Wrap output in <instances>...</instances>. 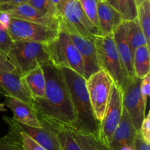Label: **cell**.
<instances>
[{
  "mask_svg": "<svg viewBox=\"0 0 150 150\" xmlns=\"http://www.w3.org/2000/svg\"><path fill=\"white\" fill-rule=\"evenodd\" d=\"M45 78V96L33 98L32 106L42 125L54 130L58 126L70 127L76 121L62 72L52 63L42 66Z\"/></svg>",
  "mask_w": 150,
  "mask_h": 150,
  "instance_id": "6da1fadb",
  "label": "cell"
},
{
  "mask_svg": "<svg viewBox=\"0 0 150 150\" xmlns=\"http://www.w3.org/2000/svg\"><path fill=\"white\" fill-rule=\"evenodd\" d=\"M61 70L76 114V121L68 127L74 131L99 138L100 123L95 117L91 105L86 79L70 69L61 68Z\"/></svg>",
  "mask_w": 150,
  "mask_h": 150,
  "instance_id": "7a4b0ae2",
  "label": "cell"
},
{
  "mask_svg": "<svg viewBox=\"0 0 150 150\" xmlns=\"http://www.w3.org/2000/svg\"><path fill=\"white\" fill-rule=\"evenodd\" d=\"M7 57L21 77L31 70L50 62L46 45L38 42L13 41Z\"/></svg>",
  "mask_w": 150,
  "mask_h": 150,
  "instance_id": "3957f363",
  "label": "cell"
},
{
  "mask_svg": "<svg viewBox=\"0 0 150 150\" xmlns=\"http://www.w3.org/2000/svg\"><path fill=\"white\" fill-rule=\"evenodd\" d=\"M46 47L50 62L56 67L70 69L84 77V67L80 53L66 31L59 29L57 38L46 44Z\"/></svg>",
  "mask_w": 150,
  "mask_h": 150,
  "instance_id": "277c9868",
  "label": "cell"
},
{
  "mask_svg": "<svg viewBox=\"0 0 150 150\" xmlns=\"http://www.w3.org/2000/svg\"><path fill=\"white\" fill-rule=\"evenodd\" d=\"M94 43L100 69L106 72L114 84L122 90L128 78L117 52L113 34L97 36Z\"/></svg>",
  "mask_w": 150,
  "mask_h": 150,
  "instance_id": "5b68a950",
  "label": "cell"
},
{
  "mask_svg": "<svg viewBox=\"0 0 150 150\" xmlns=\"http://www.w3.org/2000/svg\"><path fill=\"white\" fill-rule=\"evenodd\" d=\"M59 29L93 41L97 36H100L98 28L83 11L79 0H69L65 3L59 18Z\"/></svg>",
  "mask_w": 150,
  "mask_h": 150,
  "instance_id": "8992f818",
  "label": "cell"
},
{
  "mask_svg": "<svg viewBox=\"0 0 150 150\" xmlns=\"http://www.w3.org/2000/svg\"><path fill=\"white\" fill-rule=\"evenodd\" d=\"M114 83L106 72L100 70L86 79V87L95 117L102 122L109 102Z\"/></svg>",
  "mask_w": 150,
  "mask_h": 150,
  "instance_id": "52a82bcc",
  "label": "cell"
},
{
  "mask_svg": "<svg viewBox=\"0 0 150 150\" xmlns=\"http://www.w3.org/2000/svg\"><path fill=\"white\" fill-rule=\"evenodd\" d=\"M7 32L13 41L38 42L46 45L57 38L59 30L11 18Z\"/></svg>",
  "mask_w": 150,
  "mask_h": 150,
  "instance_id": "ba28073f",
  "label": "cell"
},
{
  "mask_svg": "<svg viewBox=\"0 0 150 150\" xmlns=\"http://www.w3.org/2000/svg\"><path fill=\"white\" fill-rule=\"evenodd\" d=\"M122 110V90L113 83L109 102L100 122L99 132V139L108 148L113 135L121 120Z\"/></svg>",
  "mask_w": 150,
  "mask_h": 150,
  "instance_id": "9c48e42d",
  "label": "cell"
},
{
  "mask_svg": "<svg viewBox=\"0 0 150 150\" xmlns=\"http://www.w3.org/2000/svg\"><path fill=\"white\" fill-rule=\"evenodd\" d=\"M142 79L136 76L128 79L122 89V105L127 111L132 125L136 130H140L145 117L146 106L140 91Z\"/></svg>",
  "mask_w": 150,
  "mask_h": 150,
  "instance_id": "30bf717a",
  "label": "cell"
},
{
  "mask_svg": "<svg viewBox=\"0 0 150 150\" xmlns=\"http://www.w3.org/2000/svg\"><path fill=\"white\" fill-rule=\"evenodd\" d=\"M0 12H4L13 18L30 21L59 30V19L43 16L28 3L0 5Z\"/></svg>",
  "mask_w": 150,
  "mask_h": 150,
  "instance_id": "8fae6325",
  "label": "cell"
},
{
  "mask_svg": "<svg viewBox=\"0 0 150 150\" xmlns=\"http://www.w3.org/2000/svg\"><path fill=\"white\" fill-rule=\"evenodd\" d=\"M68 33V32H67ZM71 40L79 50L84 67V77L88 79L92 74L100 70L93 40L74 33H68Z\"/></svg>",
  "mask_w": 150,
  "mask_h": 150,
  "instance_id": "7c38bea8",
  "label": "cell"
},
{
  "mask_svg": "<svg viewBox=\"0 0 150 150\" xmlns=\"http://www.w3.org/2000/svg\"><path fill=\"white\" fill-rule=\"evenodd\" d=\"M4 98L5 100L3 104L11 110L13 120L24 125L42 128V125L32 105L13 97L6 96Z\"/></svg>",
  "mask_w": 150,
  "mask_h": 150,
  "instance_id": "4fadbf2b",
  "label": "cell"
},
{
  "mask_svg": "<svg viewBox=\"0 0 150 150\" xmlns=\"http://www.w3.org/2000/svg\"><path fill=\"white\" fill-rule=\"evenodd\" d=\"M0 86L7 96L13 97L32 105L33 98L23 78L18 74L0 72Z\"/></svg>",
  "mask_w": 150,
  "mask_h": 150,
  "instance_id": "5bb4252c",
  "label": "cell"
},
{
  "mask_svg": "<svg viewBox=\"0 0 150 150\" xmlns=\"http://www.w3.org/2000/svg\"><path fill=\"white\" fill-rule=\"evenodd\" d=\"M138 130L132 125L127 111L123 107L122 114L109 145V150H120L125 146H134Z\"/></svg>",
  "mask_w": 150,
  "mask_h": 150,
  "instance_id": "9a60e30c",
  "label": "cell"
},
{
  "mask_svg": "<svg viewBox=\"0 0 150 150\" xmlns=\"http://www.w3.org/2000/svg\"><path fill=\"white\" fill-rule=\"evenodd\" d=\"M13 122L18 130L30 136L46 150H62L57 133L49 127L42 125V128H37L22 125L14 120Z\"/></svg>",
  "mask_w": 150,
  "mask_h": 150,
  "instance_id": "2e32d148",
  "label": "cell"
},
{
  "mask_svg": "<svg viewBox=\"0 0 150 150\" xmlns=\"http://www.w3.org/2000/svg\"><path fill=\"white\" fill-rule=\"evenodd\" d=\"M98 21L100 36H107L113 34L123 22L121 15L106 1H98Z\"/></svg>",
  "mask_w": 150,
  "mask_h": 150,
  "instance_id": "e0dca14e",
  "label": "cell"
},
{
  "mask_svg": "<svg viewBox=\"0 0 150 150\" xmlns=\"http://www.w3.org/2000/svg\"><path fill=\"white\" fill-rule=\"evenodd\" d=\"M114 39L115 41L117 52L120 57L122 63L128 79L134 77L133 70V54L130 50V46L126 40L125 29L122 23L117 28L113 33Z\"/></svg>",
  "mask_w": 150,
  "mask_h": 150,
  "instance_id": "ac0fdd59",
  "label": "cell"
},
{
  "mask_svg": "<svg viewBox=\"0 0 150 150\" xmlns=\"http://www.w3.org/2000/svg\"><path fill=\"white\" fill-rule=\"evenodd\" d=\"M125 29L126 40L130 46L132 53H134L136 48L143 45H147L149 47L150 44L148 42L138 18L133 21H127L122 22Z\"/></svg>",
  "mask_w": 150,
  "mask_h": 150,
  "instance_id": "d6986e66",
  "label": "cell"
},
{
  "mask_svg": "<svg viewBox=\"0 0 150 150\" xmlns=\"http://www.w3.org/2000/svg\"><path fill=\"white\" fill-rule=\"evenodd\" d=\"M22 78L32 98H41L45 96V78L42 67L31 70Z\"/></svg>",
  "mask_w": 150,
  "mask_h": 150,
  "instance_id": "ffe728a7",
  "label": "cell"
},
{
  "mask_svg": "<svg viewBox=\"0 0 150 150\" xmlns=\"http://www.w3.org/2000/svg\"><path fill=\"white\" fill-rule=\"evenodd\" d=\"M149 47L143 45L136 48L133 53V70L136 78L142 79L150 70Z\"/></svg>",
  "mask_w": 150,
  "mask_h": 150,
  "instance_id": "44dd1931",
  "label": "cell"
},
{
  "mask_svg": "<svg viewBox=\"0 0 150 150\" xmlns=\"http://www.w3.org/2000/svg\"><path fill=\"white\" fill-rule=\"evenodd\" d=\"M3 120L8 126V133L3 137H0V150H25L21 144L13 118L4 116Z\"/></svg>",
  "mask_w": 150,
  "mask_h": 150,
  "instance_id": "7402d4cb",
  "label": "cell"
},
{
  "mask_svg": "<svg viewBox=\"0 0 150 150\" xmlns=\"http://www.w3.org/2000/svg\"><path fill=\"white\" fill-rule=\"evenodd\" d=\"M105 1L121 15L123 21L137 18L138 7L135 0H106Z\"/></svg>",
  "mask_w": 150,
  "mask_h": 150,
  "instance_id": "603a6c76",
  "label": "cell"
},
{
  "mask_svg": "<svg viewBox=\"0 0 150 150\" xmlns=\"http://www.w3.org/2000/svg\"><path fill=\"white\" fill-rule=\"evenodd\" d=\"M71 131L82 150H109V148L98 136L79 133L73 130Z\"/></svg>",
  "mask_w": 150,
  "mask_h": 150,
  "instance_id": "cb8c5ba5",
  "label": "cell"
},
{
  "mask_svg": "<svg viewBox=\"0 0 150 150\" xmlns=\"http://www.w3.org/2000/svg\"><path fill=\"white\" fill-rule=\"evenodd\" d=\"M54 131L57 133L62 150H82L68 127L64 125L58 126Z\"/></svg>",
  "mask_w": 150,
  "mask_h": 150,
  "instance_id": "d4e9b609",
  "label": "cell"
},
{
  "mask_svg": "<svg viewBox=\"0 0 150 150\" xmlns=\"http://www.w3.org/2000/svg\"><path fill=\"white\" fill-rule=\"evenodd\" d=\"M141 28L150 44V0H144L138 6V16Z\"/></svg>",
  "mask_w": 150,
  "mask_h": 150,
  "instance_id": "484cf974",
  "label": "cell"
},
{
  "mask_svg": "<svg viewBox=\"0 0 150 150\" xmlns=\"http://www.w3.org/2000/svg\"><path fill=\"white\" fill-rule=\"evenodd\" d=\"M26 3L33 7L36 10L43 16H49L59 19V14L57 8L50 0H28Z\"/></svg>",
  "mask_w": 150,
  "mask_h": 150,
  "instance_id": "4316f807",
  "label": "cell"
},
{
  "mask_svg": "<svg viewBox=\"0 0 150 150\" xmlns=\"http://www.w3.org/2000/svg\"><path fill=\"white\" fill-rule=\"evenodd\" d=\"M99 1L100 0H79L83 11L84 12L89 21L98 29V4Z\"/></svg>",
  "mask_w": 150,
  "mask_h": 150,
  "instance_id": "83f0119b",
  "label": "cell"
},
{
  "mask_svg": "<svg viewBox=\"0 0 150 150\" xmlns=\"http://www.w3.org/2000/svg\"><path fill=\"white\" fill-rule=\"evenodd\" d=\"M15 126H16V125H15ZM16 128L18 130V135L21 144L22 146L25 150H46L45 148L42 147L41 145L37 143L35 141H34L30 136H29L23 132L21 131L20 130L18 129L17 127H16Z\"/></svg>",
  "mask_w": 150,
  "mask_h": 150,
  "instance_id": "f1b7e54d",
  "label": "cell"
},
{
  "mask_svg": "<svg viewBox=\"0 0 150 150\" xmlns=\"http://www.w3.org/2000/svg\"><path fill=\"white\" fill-rule=\"evenodd\" d=\"M13 43V40L7 30L0 29V52L7 57Z\"/></svg>",
  "mask_w": 150,
  "mask_h": 150,
  "instance_id": "f546056e",
  "label": "cell"
},
{
  "mask_svg": "<svg viewBox=\"0 0 150 150\" xmlns=\"http://www.w3.org/2000/svg\"><path fill=\"white\" fill-rule=\"evenodd\" d=\"M0 72L18 74L16 68L11 61L9 59L8 57L1 52H0Z\"/></svg>",
  "mask_w": 150,
  "mask_h": 150,
  "instance_id": "4dcf8cb0",
  "label": "cell"
},
{
  "mask_svg": "<svg viewBox=\"0 0 150 150\" xmlns=\"http://www.w3.org/2000/svg\"><path fill=\"white\" fill-rule=\"evenodd\" d=\"M139 132L144 141L150 144V112L148 113L147 115L145 116Z\"/></svg>",
  "mask_w": 150,
  "mask_h": 150,
  "instance_id": "1f68e13d",
  "label": "cell"
},
{
  "mask_svg": "<svg viewBox=\"0 0 150 150\" xmlns=\"http://www.w3.org/2000/svg\"><path fill=\"white\" fill-rule=\"evenodd\" d=\"M140 91L143 98L144 105L146 107L148 97L150 94V74L146 75L144 79H142L140 84Z\"/></svg>",
  "mask_w": 150,
  "mask_h": 150,
  "instance_id": "d6a6232c",
  "label": "cell"
},
{
  "mask_svg": "<svg viewBox=\"0 0 150 150\" xmlns=\"http://www.w3.org/2000/svg\"><path fill=\"white\" fill-rule=\"evenodd\" d=\"M134 147L136 150H150L149 144L144 141L139 130L137 131L136 138H135Z\"/></svg>",
  "mask_w": 150,
  "mask_h": 150,
  "instance_id": "836d02e7",
  "label": "cell"
},
{
  "mask_svg": "<svg viewBox=\"0 0 150 150\" xmlns=\"http://www.w3.org/2000/svg\"><path fill=\"white\" fill-rule=\"evenodd\" d=\"M10 20H11V17L10 15L4 12H0V24L7 29L10 24Z\"/></svg>",
  "mask_w": 150,
  "mask_h": 150,
  "instance_id": "e575fe53",
  "label": "cell"
},
{
  "mask_svg": "<svg viewBox=\"0 0 150 150\" xmlns=\"http://www.w3.org/2000/svg\"><path fill=\"white\" fill-rule=\"evenodd\" d=\"M50 1H51V2L54 4V7L57 8V11H58L60 16L63 7H64V5L65 4V3L67 2V1H68L69 0H50Z\"/></svg>",
  "mask_w": 150,
  "mask_h": 150,
  "instance_id": "d590c367",
  "label": "cell"
},
{
  "mask_svg": "<svg viewBox=\"0 0 150 150\" xmlns=\"http://www.w3.org/2000/svg\"><path fill=\"white\" fill-rule=\"evenodd\" d=\"M28 0H0V5L4 4H17L27 2Z\"/></svg>",
  "mask_w": 150,
  "mask_h": 150,
  "instance_id": "8d00e7d4",
  "label": "cell"
},
{
  "mask_svg": "<svg viewBox=\"0 0 150 150\" xmlns=\"http://www.w3.org/2000/svg\"><path fill=\"white\" fill-rule=\"evenodd\" d=\"M120 150H136L135 149L134 146H125L124 147H122Z\"/></svg>",
  "mask_w": 150,
  "mask_h": 150,
  "instance_id": "74e56055",
  "label": "cell"
},
{
  "mask_svg": "<svg viewBox=\"0 0 150 150\" xmlns=\"http://www.w3.org/2000/svg\"><path fill=\"white\" fill-rule=\"evenodd\" d=\"M5 111H7L5 106L3 103H0V112H5Z\"/></svg>",
  "mask_w": 150,
  "mask_h": 150,
  "instance_id": "f35d334b",
  "label": "cell"
},
{
  "mask_svg": "<svg viewBox=\"0 0 150 150\" xmlns=\"http://www.w3.org/2000/svg\"><path fill=\"white\" fill-rule=\"evenodd\" d=\"M6 96H7L6 92H4V91L2 89V88L0 86V97H6Z\"/></svg>",
  "mask_w": 150,
  "mask_h": 150,
  "instance_id": "ab89813d",
  "label": "cell"
},
{
  "mask_svg": "<svg viewBox=\"0 0 150 150\" xmlns=\"http://www.w3.org/2000/svg\"><path fill=\"white\" fill-rule=\"evenodd\" d=\"M135 1H136V4H137V7H138V6L140 5V4H142V3L143 2L144 0H135Z\"/></svg>",
  "mask_w": 150,
  "mask_h": 150,
  "instance_id": "60d3db41",
  "label": "cell"
},
{
  "mask_svg": "<svg viewBox=\"0 0 150 150\" xmlns=\"http://www.w3.org/2000/svg\"><path fill=\"white\" fill-rule=\"evenodd\" d=\"M100 1H105L106 0H100Z\"/></svg>",
  "mask_w": 150,
  "mask_h": 150,
  "instance_id": "b9f144b4",
  "label": "cell"
}]
</instances>
